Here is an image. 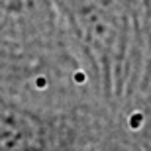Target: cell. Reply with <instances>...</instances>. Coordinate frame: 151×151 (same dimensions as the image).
<instances>
[{"label": "cell", "instance_id": "obj_1", "mask_svg": "<svg viewBox=\"0 0 151 151\" xmlns=\"http://www.w3.org/2000/svg\"><path fill=\"white\" fill-rule=\"evenodd\" d=\"M0 151H45V129L26 108L0 100Z\"/></svg>", "mask_w": 151, "mask_h": 151}]
</instances>
